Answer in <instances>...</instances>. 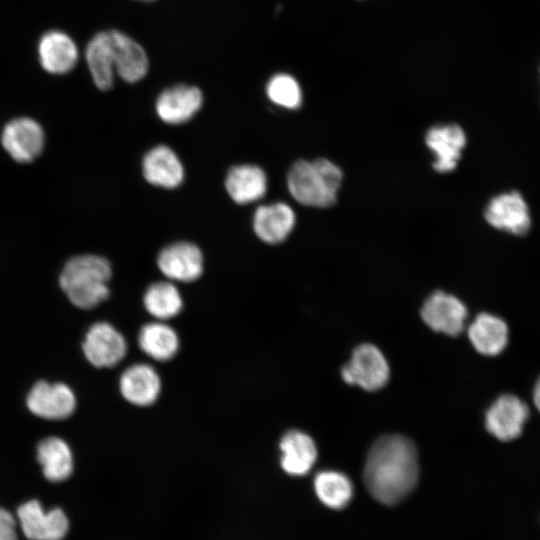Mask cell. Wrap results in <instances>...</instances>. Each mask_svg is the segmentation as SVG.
Instances as JSON below:
<instances>
[{"label":"cell","mask_w":540,"mask_h":540,"mask_svg":"<svg viewBox=\"0 0 540 540\" xmlns=\"http://www.w3.org/2000/svg\"><path fill=\"white\" fill-rule=\"evenodd\" d=\"M419 475L414 443L403 435H386L371 446L364 466L367 490L378 502L394 505L415 488Z\"/></svg>","instance_id":"1"},{"label":"cell","mask_w":540,"mask_h":540,"mask_svg":"<svg viewBox=\"0 0 540 540\" xmlns=\"http://www.w3.org/2000/svg\"><path fill=\"white\" fill-rule=\"evenodd\" d=\"M111 276V265L104 257L78 255L64 265L59 284L73 305L92 309L109 297Z\"/></svg>","instance_id":"2"},{"label":"cell","mask_w":540,"mask_h":540,"mask_svg":"<svg viewBox=\"0 0 540 540\" xmlns=\"http://www.w3.org/2000/svg\"><path fill=\"white\" fill-rule=\"evenodd\" d=\"M342 177L341 169L327 159L298 160L288 171L287 187L300 204L325 208L336 202Z\"/></svg>","instance_id":"3"},{"label":"cell","mask_w":540,"mask_h":540,"mask_svg":"<svg viewBox=\"0 0 540 540\" xmlns=\"http://www.w3.org/2000/svg\"><path fill=\"white\" fill-rule=\"evenodd\" d=\"M343 380L366 391H376L386 385L390 376L389 365L382 352L370 343L359 345L351 359L341 369Z\"/></svg>","instance_id":"4"},{"label":"cell","mask_w":540,"mask_h":540,"mask_svg":"<svg viewBox=\"0 0 540 540\" xmlns=\"http://www.w3.org/2000/svg\"><path fill=\"white\" fill-rule=\"evenodd\" d=\"M86 359L97 368H112L127 355L124 335L108 322L94 323L85 334L82 344Z\"/></svg>","instance_id":"5"},{"label":"cell","mask_w":540,"mask_h":540,"mask_svg":"<svg viewBox=\"0 0 540 540\" xmlns=\"http://www.w3.org/2000/svg\"><path fill=\"white\" fill-rule=\"evenodd\" d=\"M17 517L29 540H62L69 529V521L63 510L53 508L45 511L36 500L20 505Z\"/></svg>","instance_id":"6"},{"label":"cell","mask_w":540,"mask_h":540,"mask_svg":"<svg viewBox=\"0 0 540 540\" xmlns=\"http://www.w3.org/2000/svg\"><path fill=\"white\" fill-rule=\"evenodd\" d=\"M45 135L34 119L21 117L8 122L1 134L6 152L17 162L28 163L38 157L44 147Z\"/></svg>","instance_id":"7"},{"label":"cell","mask_w":540,"mask_h":540,"mask_svg":"<svg viewBox=\"0 0 540 540\" xmlns=\"http://www.w3.org/2000/svg\"><path fill=\"white\" fill-rule=\"evenodd\" d=\"M484 216L494 228L518 236L526 234L531 226L528 205L517 191L502 193L491 199Z\"/></svg>","instance_id":"8"},{"label":"cell","mask_w":540,"mask_h":540,"mask_svg":"<svg viewBox=\"0 0 540 540\" xmlns=\"http://www.w3.org/2000/svg\"><path fill=\"white\" fill-rule=\"evenodd\" d=\"M420 314L434 331L457 336L464 329L467 309L457 297L436 291L425 300Z\"/></svg>","instance_id":"9"},{"label":"cell","mask_w":540,"mask_h":540,"mask_svg":"<svg viewBox=\"0 0 540 540\" xmlns=\"http://www.w3.org/2000/svg\"><path fill=\"white\" fill-rule=\"evenodd\" d=\"M529 416L524 401L512 394L500 396L487 410L485 426L487 431L501 441L517 438Z\"/></svg>","instance_id":"10"},{"label":"cell","mask_w":540,"mask_h":540,"mask_svg":"<svg viewBox=\"0 0 540 540\" xmlns=\"http://www.w3.org/2000/svg\"><path fill=\"white\" fill-rule=\"evenodd\" d=\"M123 399L136 407H149L160 397L162 381L156 369L148 363L128 366L119 378Z\"/></svg>","instance_id":"11"},{"label":"cell","mask_w":540,"mask_h":540,"mask_svg":"<svg viewBox=\"0 0 540 540\" xmlns=\"http://www.w3.org/2000/svg\"><path fill=\"white\" fill-rule=\"evenodd\" d=\"M157 266L169 281L193 282L202 275L203 256L193 243L177 242L160 251Z\"/></svg>","instance_id":"12"},{"label":"cell","mask_w":540,"mask_h":540,"mask_svg":"<svg viewBox=\"0 0 540 540\" xmlns=\"http://www.w3.org/2000/svg\"><path fill=\"white\" fill-rule=\"evenodd\" d=\"M26 402L33 414L51 420L69 417L76 407V398L69 386L45 381H39L32 387Z\"/></svg>","instance_id":"13"},{"label":"cell","mask_w":540,"mask_h":540,"mask_svg":"<svg viewBox=\"0 0 540 540\" xmlns=\"http://www.w3.org/2000/svg\"><path fill=\"white\" fill-rule=\"evenodd\" d=\"M202 102L203 96L199 88L178 84L165 89L158 96L156 112L167 124H182L198 112Z\"/></svg>","instance_id":"14"},{"label":"cell","mask_w":540,"mask_h":540,"mask_svg":"<svg viewBox=\"0 0 540 540\" xmlns=\"http://www.w3.org/2000/svg\"><path fill=\"white\" fill-rule=\"evenodd\" d=\"M425 141L436 155L434 169L446 173L456 168L466 145V135L456 124L438 125L428 130Z\"/></svg>","instance_id":"15"},{"label":"cell","mask_w":540,"mask_h":540,"mask_svg":"<svg viewBox=\"0 0 540 540\" xmlns=\"http://www.w3.org/2000/svg\"><path fill=\"white\" fill-rule=\"evenodd\" d=\"M38 56L43 69L52 74L70 72L78 61V48L65 32H46L38 44Z\"/></svg>","instance_id":"16"},{"label":"cell","mask_w":540,"mask_h":540,"mask_svg":"<svg viewBox=\"0 0 540 540\" xmlns=\"http://www.w3.org/2000/svg\"><path fill=\"white\" fill-rule=\"evenodd\" d=\"M142 171L147 182L166 189L176 188L184 179L180 159L166 145H157L145 154Z\"/></svg>","instance_id":"17"},{"label":"cell","mask_w":540,"mask_h":540,"mask_svg":"<svg viewBox=\"0 0 540 540\" xmlns=\"http://www.w3.org/2000/svg\"><path fill=\"white\" fill-rule=\"evenodd\" d=\"M293 209L284 202L262 205L253 216V229L263 242L278 244L284 241L295 226Z\"/></svg>","instance_id":"18"},{"label":"cell","mask_w":540,"mask_h":540,"mask_svg":"<svg viewBox=\"0 0 540 540\" xmlns=\"http://www.w3.org/2000/svg\"><path fill=\"white\" fill-rule=\"evenodd\" d=\"M280 464L291 476H303L313 467L317 459V447L314 440L305 432L289 430L281 438Z\"/></svg>","instance_id":"19"},{"label":"cell","mask_w":540,"mask_h":540,"mask_svg":"<svg viewBox=\"0 0 540 540\" xmlns=\"http://www.w3.org/2000/svg\"><path fill=\"white\" fill-rule=\"evenodd\" d=\"M115 72L126 82L141 80L148 71L149 61L140 44L126 34L111 30Z\"/></svg>","instance_id":"20"},{"label":"cell","mask_w":540,"mask_h":540,"mask_svg":"<svg viewBox=\"0 0 540 540\" xmlns=\"http://www.w3.org/2000/svg\"><path fill=\"white\" fill-rule=\"evenodd\" d=\"M140 350L150 359L167 362L180 349V338L176 330L166 321L154 320L144 324L137 336Z\"/></svg>","instance_id":"21"},{"label":"cell","mask_w":540,"mask_h":540,"mask_svg":"<svg viewBox=\"0 0 540 540\" xmlns=\"http://www.w3.org/2000/svg\"><path fill=\"white\" fill-rule=\"evenodd\" d=\"M225 187L234 202L247 204L257 201L265 195L267 177L265 172L256 165H238L229 170Z\"/></svg>","instance_id":"22"},{"label":"cell","mask_w":540,"mask_h":540,"mask_svg":"<svg viewBox=\"0 0 540 540\" xmlns=\"http://www.w3.org/2000/svg\"><path fill=\"white\" fill-rule=\"evenodd\" d=\"M468 337L481 354L494 356L501 353L508 342V327L499 317L480 313L468 328Z\"/></svg>","instance_id":"23"},{"label":"cell","mask_w":540,"mask_h":540,"mask_svg":"<svg viewBox=\"0 0 540 540\" xmlns=\"http://www.w3.org/2000/svg\"><path fill=\"white\" fill-rule=\"evenodd\" d=\"M85 58L97 88L103 91L110 89L115 72L110 31L99 32L89 41Z\"/></svg>","instance_id":"24"},{"label":"cell","mask_w":540,"mask_h":540,"mask_svg":"<svg viewBox=\"0 0 540 540\" xmlns=\"http://www.w3.org/2000/svg\"><path fill=\"white\" fill-rule=\"evenodd\" d=\"M37 459L49 481H64L72 474V452L68 444L58 437L45 438L38 444Z\"/></svg>","instance_id":"25"},{"label":"cell","mask_w":540,"mask_h":540,"mask_svg":"<svg viewBox=\"0 0 540 540\" xmlns=\"http://www.w3.org/2000/svg\"><path fill=\"white\" fill-rule=\"evenodd\" d=\"M143 305L154 320L167 322L181 313L183 299L171 281H158L152 283L144 292Z\"/></svg>","instance_id":"26"},{"label":"cell","mask_w":540,"mask_h":540,"mask_svg":"<svg viewBox=\"0 0 540 540\" xmlns=\"http://www.w3.org/2000/svg\"><path fill=\"white\" fill-rule=\"evenodd\" d=\"M314 490L318 499L331 509H342L353 497L351 480L338 471L319 472L314 478Z\"/></svg>","instance_id":"27"},{"label":"cell","mask_w":540,"mask_h":540,"mask_svg":"<svg viewBox=\"0 0 540 540\" xmlns=\"http://www.w3.org/2000/svg\"><path fill=\"white\" fill-rule=\"evenodd\" d=\"M268 98L276 105L296 109L302 103V91L297 80L289 74L274 75L266 86Z\"/></svg>","instance_id":"28"},{"label":"cell","mask_w":540,"mask_h":540,"mask_svg":"<svg viewBox=\"0 0 540 540\" xmlns=\"http://www.w3.org/2000/svg\"><path fill=\"white\" fill-rule=\"evenodd\" d=\"M0 540H17L15 518L3 508H0Z\"/></svg>","instance_id":"29"},{"label":"cell","mask_w":540,"mask_h":540,"mask_svg":"<svg viewBox=\"0 0 540 540\" xmlns=\"http://www.w3.org/2000/svg\"><path fill=\"white\" fill-rule=\"evenodd\" d=\"M533 402L536 408L540 411V378L538 379L533 391Z\"/></svg>","instance_id":"30"},{"label":"cell","mask_w":540,"mask_h":540,"mask_svg":"<svg viewBox=\"0 0 540 540\" xmlns=\"http://www.w3.org/2000/svg\"><path fill=\"white\" fill-rule=\"evenodd\" d=\"M144 1H151V0H144Z\"/></svg>","instance_id":"31"}]
</instances>
